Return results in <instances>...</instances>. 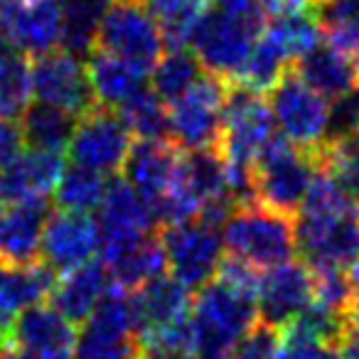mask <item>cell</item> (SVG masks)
Masks as SVG:
<instances>
[{"mask_svg": "<svg viewBox=\"0 0 359 359\" xmlns=\"http://www.w3.org/2000/svg\"><path fill=\"white\" fill-rule=\"evenodd\" d=\"M187 323L197 359H226L241 334L259 323L256 298L215 278L197 288Z\"/></svg>", "mask_w": 359, "mask_h": 359, "instance_id": "cell-1", "label": "cell"}, {"mask_svg": "<svg viewBox=\"0 0 359 359\" xmlns=\"http://www.w3.org/2000/svg\"><path fill=\"white\" fill-rule=\"evenodd\" d=\"M224 251L256 269H273L295 254V219L251 200L239 205L222 226Z\"/></svg>", "mask_w": 359, "mask_h": 359, "instance_id": "cell-2", "label": "cell"}, {"mask_svg": "<svg viewBox=\"0 0 359 359\" xmlns=\"http://www.w3.org/2000/svg\"><path fill=\"white\" fill-rule=\"evenodd\" d=\"M318 170L320 150L298 148L276 133L256 158L254 200L295 217Z\"/></svg>", "mask_w": 359, "mask_h": 359, "instance_id": "cell-3", "label": "cell"}, {"mask_svg": "<svg viewBox=\"0 0 359 359\" xmlns=\"http://www.w3.org/2000/svg\"><path fill=\"white\" fill-rule=\"evenodd\" d=\"M295 251L310 271L349 269L359 259V207H300L295 215Z\"/></svg>", "mask_w": 359, "mask_h": 359, "instance_id": "cell-4", "label": "cell"}, {"mask_svg": "<svg viewBox=\"0 0 359 359\" xmlns=\"http://www.w3.org/2000/svg\"><path fill=\"white\" fill-rule=\"evenodd\" d=\"M84 327L76 330L74 339V359H138V339H135L133 323V303L126 288L116 285L114 280L89 318Z\"/></svg>", "mask_w": 359, "mask_h": 359, "instance_id": "cell-5", "label": "cell"}, {"mask_svg": "<svg viewBox=\"0 0 359 359\" xmlns=\"http://www.w3.org/2000/svg\"><path fill=\"white\" fill-rule=\"evenodd\" d=\"M266 25L207 8L192 30L190 45L202 72L234 81Z\"/></svg>", "mask_w": 359, "mask_h": 359, "instance_id": "cell-6", "label": "cell"}, {"mask_svg": "<svg viewBox=\"0 0 359 359\" xmlns=\"http://www.w3.org/2000/svg\"><path fill=\"white\" fill-rule=\"evenodd\" d=\"M94 47L111 52L143 72L153 69L165 52L160 25L140 0H111L109 11L101 18Z\"/></svg>", "mask_w": 359, "mask_h": 359, "instance_id": "cell-7", "label": "cell"}, {"mask_svg": "<svg viewBox=\"0 0 359 359\" xmlns=\"http://www.w3.org/2000/svg\"><path fill=\"white\" fill-rule=\"evenodd\" d=\"M226 89H229L226 79L202 72L200 79L177 101L168 106L170 140L180 150H200L219 145Z\"/></svg>", "mask_w": 359, "mask_h": 359, "instance_id": "cell-8", "label": "cell"}, {"mask_svg": "<svg viewBox=\"0 0 359 359\" xmlns=\"http://www.w3.org/2000/svg\"><path fill=\"white\" fill-rule=\"evenodd\" d=\"M271 114L285 140L305 150H320L327 140L330 104L310 89L290 67L271 89Z\"/></svg>", "mask_w": 359, "mask_h": 359, "instance_id": "cell-9", "label": "cell"}, {"mask_svg": "<svg viewBox=\"0 0 359 359\" xmlns=\"http://www.w3.org/2000/svg\"><path fill=\"white\" fill-rule=\"evenodd\" d=\"M160 244H163L165 261H168L172 278H177L190 290L210 283L224 256L222 231L200 222L197 217L190 222L163 226Z\"/></svg>", "mask_w": 359, "mask_h": 359, "instance_id": "cell-10", "label": "cell"}, {"mask_svg": "<svg viewBox=\"0 0 359 359\" xmlns=\"http://www.w3.org/2000/svg\"><path fill=\"white\" fill-rule=\"evenodd\" d=\"M130 130L114 109L96 104L76 118L72 138L67 143L72 163L91 168L101 175H116L123 168L130 148Z\"/></svg>", "mask_w": 359, "mask_h": 359, "instance_id": "cell-11", "label": "cell"}, {"mask_svg": "<svg viewBox=\"0 0 359 359\" xmlns=\"http://www.w3.org/2000/svg\"><path fill=\"white\" fill-rule=\"evenodd\" d=\"M30 91L40 104L69 111L76 118L96 106L86 65L69 50H52L32 57Z\"/></svg>", "mask_w": 359, "mask_h": 359, "instance_id": "cell-12", "label": "cell"}, {"mask_svg": "<svg viewBox=\"0 0 359 359\" xmlns=\"http://www.w3.org/2000/svg\"><path fill=\"white\" fill-rule=\"evenodd\" d=\"M99 217V251L101 261L118 254L121 249L130 246L133 241L143 239L155 226L150 207L123 177L106 182V192L101 205L96 207Z\"/></svg>", "mask_w": 359, "mask_h": 359, "instance_id": "cell-13", "label": "cell"}, {"mask_svg": "<svg viewBox=\"0 0 359 359\" xmlns=\"http://www.w3.org/2000/svg\"><path fill=\"white\" fill-rule=\"evenodd\" d=\"M0 40L22 55L40 57L62 45L57 0H8L0 13Z\"/></svg>", "mask_w": 359, "mask_h": 359, "instance_id": "cell-14", "label": "cell"}, {"mask_svg": "<svg viewBox=\"0 0 359 359\" xmlns=\"http://www.w3.org/2000/svg\"><path fill=\"white\" fill-rule=\"evenodd\" d=\"M313 303V271L303 261H283L266 269L259 280L256 310L261 323L283 330Z\"/></svg>", "mask_w": 359, "mask_h": 359, "instance_id": "cell-15", "label": "cell"}, {"mask_svg": "<svg viewBox=\"0 0 359 359\" xmlns=\"http://www.w3.org/2000/svg\"><path fill=\"white\" fill-rule=\"evenodd\" d=\"M99 251V224L86 212H50L42 229L40 259L55 273L86 264Z\"/></svg>", "mask_w": 359, "mask_h": 359, "instance_id": "cell-16", "label": "cell"}, {"mask_svg": "<svg viewBox=\"0 0 359 359\" xmlns=\"http://www.w3.org/2000/svg\"><path fill=\"white\" fill-rule=\"evenodd\" d=\"M133 323L135 339H145L160 330L175 327L190 318L192 308V290L182 285L172 276H158L133 290Z\"/></svg>", "mask_w": 359, "mask_h": 359, "instance_id": "cell-17", "label": "cell"}, {"mask_svg": "<svg viewBox=\"0 0 359 359\" xmlns=\"http://www.w3.org/2000/svg\"><path fill=\"white\" fill-rule=\"evenodd\" d=\"M180 168V148L172 140H140L130 143L128 155L123 160L126 182L148 202V207L155 200L165 195L172 187Z\"/></svg>", "mask_w": 359, "mask_h": 359, "instance_id": "cell-18", "label": "cell"}, {"mask_svg": "<svg viewBox=\"0 0 359 359\" xmlns=\"http://www.w3.org/2000/svg\"><path fill=\"white\" fill-rule=\"evenodd\" d=\"M52 212L50 197L13 202L0 210V261L8 266H30L40 261L42 229Z\"/></svg>", "mask_w": 359, "mask_h": 359, "instance_id": "cell-19", "label": "cell"}, {"mask_svg": "<svg viewBox=\"0 0 359 359\" xmlns=\"http://www.w3.org/2000/svg\"><path fill=\"white\" fill-rule=\"evenodd\" d=\"M76 339V325L67 320L52 303H35L15 315L8 337V347L18 354L72 352Z\"/></svg>", "mask_w": 359, "mask_h": 359, "instance_id": "cell-20", "label": "cell"}, {"mask_svg": "<svg viewBox=\"0 0 359 359\" xmlns=\"http://www.w3.org/2000/svg\"><path fill=\"white\" fill-rule=\"evenodd\" d=\"M62 170H65L62 153L32 148L27 153H20L8 168L0 170V197H3V205L40 200V197L52 195Z\"/></svg>", "mask_w": 359, "mask_h": 359, "instance_id": "cell-21", "label": "cell"}, {"mask_svg": "<svg viewBox=\"0 0 359 359\" xmlns=\"http://www.w3.org/2000/svg\"><path fill=\"white\" fill-rule=\"evenodd\" d=\"M293 72L327 101L359 89V57L344 55L327 42H318L313 50L298 57Z\"/></svg>", "mask_w": 359, "mask_h": 359, "instance_id": "cell-22", "label": "cell"}, {"mask_svg": "<svg viewBox=\"0 0 359 359\" xmlns=\"http://www.w3.org/2000/svg\"><path fill=\"white\" fill-rule=\"evenodd\" d=\"M109 269L104 261H86V264L69 269L57 276V283L50 293V303L72 320L74 325L84 323L104 290L109 288Z\"/></svg>", "mask_w": 359, "mask_h": 359, "instance_id": "cell-23", "label": "cell"}, {"mask_svg": "<svg viewBox=\"0 0 359 359\" xmlns=\"http://www.w3.org/2000/svg\"><path fill=\"white\" fill-rule=\"evenodd\" d=\"M89 62H86V76H89V86L94 101L106 109H118L126 99L140 91L145 86V76L140 67L130 65V62L121 60V57L111 55L99 47H91Z\"/></svg>", "mask_w": 359, "mask_h": 359, "instance_id": "cell-24", "label": "cell"}, {"mask_svg": "<svg viewBox=\"0 0 359 359\" xmlns=\"http://www.w3.org/2000/svg\"><path fill=\"white\" fill-rule=\"evenodd\" d=\"M104 264H106V269H109L114 283L130 290V293L138 290L140 285H145L148 280L163 276L165 269H168L160 236H153V234L133 241L130 246L121 249L118 254L109 256Z\"/></svg>", "mask_w": 359, "mask_h": 359, "instance_id": "cell-25", "label": "cell"}, {"mask_svg": "<svg viewBox=\"0 0 359 359\" xmlns=\"http://www.w3.org/2000/svg\"><path fill=\"white\" fill-rule=\"evenodd\" d=\"M177 182L200 202V207L207 200L229 195L226 190V165L219 148H200L180 153Z\"/></svg>", "mask_w": 359, "mask_h": 359, "instance_id": "cell-26", "label": "cell"}, {"mask_svg": "<svg viewBox=\"0 0 359 359\" xmlns=\"http://www.w3.org/2000/svg\"><path fill=\"white\" fill-rule=\"evenodd\" d=\"M20 133L22 143L32 150H52L62 153L72 138V130L76 126V116L69 111H62L57 106L47 104H27L20 114Z\"/></svg>", "mask_w": 359, "mask_h": 359, "instance_id": "cell-27", "label": "cell"}, {"mask_svg": "<svg viewBox=\"0 0 359 359\" xmlns=\"http://www.w3.org/2000/svg\"><path fill=\"white\" fill-rule=\"evenodd\" d=\"M62 11V47L74 55H86L94 47L101 18L111 0H57Z\"/></svg>", "mask_w": 359, "mask_h": 359, "instance_id": "cell-28", "label": "cell"}, {"mask_svg": "<svg viewBox=\"0 0 359 359\" xmlns=\"http://www.w3.org/2000/svg\"><path fill=\"white\" fill-rule=\"evenodd\" d=\"M130 135L140 140H170V121H168V104L155 94L150 86L135 91L130 99L116 109Z\"/></svg>", "mask_w": 359, "mask_h": 359, "instance_id": "cell-29", "label": "cell"}, {"mask_svg": "<svg viewBox=\"0 0 359 359\" xmlns=\"http://www.w3.org/2000/svg\"><path fill=\"white\" fill-rule=\"evenodd\" d=\"M145 8L160 25L165 50H180L190 45L192 30L210 0H145Z\"/></svg>", "mask_w": 359, "mask_h": 359, "instance_id": "cell-30", "label": "cell"}, {"mask_svg": "<svg viewBox=\"0 0 359 359\" xmlns=\"http://www.w3.org/2000/svg\"><path fill=\"white\" fill-rule=\"evenodd\" d=\"M106 192V180L101 172L84 165H69L62 170L57 180L55 190H52V202L60 210L67 212H94L101 205V197Z\"/></svg>", "mask_w": 359, "mask_h": 359, "instance_id": "cell-31", "label": "cell"}, {"mask_svg": "<svg viewBox=\"0 0 359 359\" xmlns=\"http://www.w3.org/2000/svg\"><path fill=\"white\" fill-rule=\"evenodd\" d=\"M200 76L202 67L187 47L168 50L165 55H160V60L150 69V89L170 106L185 94Z\"/></svg>", "mask_w": 359, "mask_h": 359, "instance_id": "cell-32", "label": "cell"}, {"mask_svg": "<svg viewBox=\"0 0 359 359\" xmlns=\"http://www.w3.org/2000/svg\"><path fill=\"white\" fill-rule=\"evenodd\" d=\"M290 60L280 52V47L271 40L266 32H261L259 40L254 42L249 57H246L244 67L239 69V74L234 76L236 84L246 86V89H254L259 94L271 91L278 79L290 69Z\"/></svg>", "mask_w": 359, "mask_h": 359, "instance_id": "cell-33", "label": "cell"}, {"mask_svg": "<svg viewBox=\"0 0 359 359\" xmlns=\"http://www.w3.org/2000/svg\"><path fill=\"white\" fill-rule=\"evenodd\" d=\"M318 25L325 42L344 55L359 57V0L318 3Z\"/></svg>", "mask_w": 359, "mask_h": 359, "instance_id": "cell-34", "label": "cell"}, {"mask_svg": "<svg viewBox=\"0 0 359 359\" xmlns=\"http://www.w3.org/2000/svg\"><path fill=\"white\" fill-rule=\"evenodd\" d=\"M264 32L280 47V52L288 57L290 65L308 50H313L318 42H323V32H320L318 15L313 13V8L273 18L271 25L264 27Z\"/></svg>", "mask_w": 359, "mask_h": 359, "instance_id": "cell-35", "label": "cell"}, {"mask_svg": "<svg viewBox=\"0 0 359 359\" xmlns=\"http://www.w3.org/2000/svg\"><path fill=\"white\" fill-rule=\"evenodd\" d=\"M30 62L0 42V118H15L30 101Z\"/></svg>", "mask_w": 359, "mask_h": 359, "instance_id": "cell-36", "label": "cell"}, {"mask_svg": "<svg viewBox=\"0 0 359 359\" xmlns=\"http://www.w3.org/2000/svg\"><path fill=\"white\" fill-rule=\"evenodd\" d=\"M313 300L332 313L347 315L352 303V280L349 269H315L313 271Z\"/></svg>", "mask_w": 359, "mask_h": 359, "instance_id": "cell-37", "label": "cell"}, {"mask_svg": "<svg viewBox=\"0 0 359 359\" xmlns=\"http://www.w3.org/2000/svg\"><path fill=\"white\" fill-rule=\"evenodd\" d=\"M280 352V330L269 323H256L241 334L239 342L231 347L226 359H278Z\"/></svg>", "mask_w": 359, "mask_h": 359, "instance_id": "cell-38", "label": "cell"}, {"mask_svg": "<svg viewBox=\"0 0 359 359\" xmlns=\"http://www.w3.org/2000/svg\"><path fill=\"white\" fill-rule=\"evenodd\" d=\"M215 278L222 280L224 285H229V288L239 290V293L251 295V298H256V293H259V280H261L259 269L246 264V261L236 259V256H231V254L222 256Z\"/></svg>", "mask_w": 359, "mask_h": 359, "instance_id": "cell-39", "label": "cell"}, {"mask_svg": "<svg viewBox=\"0 0 359 359\" xmlns=\"http://www.w3.org/2000/svg\"><path fill=\"white\" fill-rule=\"evenodd\" d=\"M278 359H339V352H337V344H327L310 337H300V334L280 332Z\"/></svg>", "mask_w": 359, "mask_h": 359, "instance_id": "cell-40", "label": "cell"}, {"mask_svg": "<svg viewBox=\"0 0 359 359\" xmlns=\"http://www.w3.org/2000/svg\"><path fill=\"white\" fill-rule=\"evenodd\" d=\"M22 148L25 143H22L20 123L13 118H0V170L8 168L22 153Z\"/></svg>", "mask_w": 359, "mask_h": 359, "instance_id": "cell-41", "label": "cell"}, {"mask_svg": "<svg viewBox=\"0 0 359 359\" xmlns=\"http://www.w3.org/2000/svg\"><path fill=\"white\" fill-rule=\"evenodd\" d=\"M212 8L226 13V15L241 18V20H251L266 25V13L261 8L259 0H212Z\"/></svg>", "mask_w": 359, "mask_h": 359, "instance_id": "cell-42", "label": "cell"}, {"mask_svg": "<svg viewBox=\"0 0 359 359\" xmlns=\"http://www.w3.org/2000/svg\"><path fill=\"white\" fill-rule=\"evenodd\" d=\"M259 3L269 18H280V15H288V13L313 8V0H259Z\"/></svg>", "mask_w": 359, "mask_h": 359, "instance_id": "cell-43", "label": "cell"}, {"mask_svg": "<svg viewBox=\"0 0 359 359\" xmlns=\"http://www.w3.org/2000/svg\"><path fill=\"white\" fill-rule=\"evenodd\" d=\"M339 359H359V327L349 323V327L342 332L337 342Z\"/></svg>", "mask_w": 359, "mask_h": 359, "instance_id": "cell-44", "label": "cell"}, {"mask_svg": "<svg viewBox=\"0 0 359 359\" xmlns=\"http://www.w3.org/2000/svg\"><path fill=\"white\" fill-rule=\"evenodd\" d=\"M349 280H352V303H349V323L359 327V259L349 266Z\"/></svg>", "mask_w": 359, "mask_h": 359, "instance_id": "cell-45", "label": "cell"}, {"mask_svg": "<svg viewBox=\"0 0 359 359\" xmlns=\"http://www.w3.org/2000/svg\"><path fill=\"white\" fill-rule=\"evenodd\" d=\"M22 359H74L72 352H40V354H20Z\"/></svg>", "mask_w": 359, "mask_h": 359, "instance_id": "cell-46", "label": "cell"}, {"mask_svg": "<svg viewBox=\"0 0 359 359\" xmlns=\"http://www.w3.org/2000/svg\"><path fill=\"white\" fill-rule=\"evenodd\" d=\"M138 359H197L195 354H140Z\"/></svg>", "mask_w": 359, "mask_h": 359, "instance_id": "cell-47", "label": "cell"}, {"mask_svg": "<svg viewBox=\"0 0 359 359\" xmlns=\"http://www.w3.org/2000/svg\"><path fill=\"white\" fill-rule=\"evenodd\" d=\"M0 359H22V357L15 352H0Z\"/></svg>", "mask_w": 359, "mask_h": 359, "instance_id": "cell-48", "label": "cell"}, {"mask_svg": "<svg viewBox=\"0 0 359 359\" xmlns=\"http://www.w3.org/2000/svg\"><path fill=\"white\" fill-rule=\"evenodd\" d=\"M6 347H8V337H6L3 332H0V352H3Z\"/></svg>", "mask_w": 359, "mask_h": 359, "instance_id": "cell-49", "label": "cell"}, {"mask_svg": "<svg viewBox=\"0 0 359 359\" xmlns=\"http://www.w3.org/2000/svg\"><path fill=\"white\" fill-rule=\"evenodd\" d=\"M6 3H8V0H0V13H3V8H6ZM0 42H3V40H0ZM3 45H6V42H3Z\"/></svg>", "mask_w": 359, "mask_h": 359, "instance_id": "cell-50", "label": "cell"}, {"mask_svg": "<svg viewBox=\"0 0 359 359\" xmlns=\"http://www.w3.org/2000/svg\"><path fill=\"white\" fill-rule=\"evenodd\" d=\"M313 3H325V0H313Z\"/></svg>", "mask_w": 359, "mask_h": 359, "instance_id": "cell-51", "label": "cell"}, {"mask_svg": "<svg viewBox=\"0 0 359 359\" xmlns=\"http://www.w3.org/2000/svg\"><path fill=\"white\" fill-rule=\"evenodd\" d=\"M0 205H3V197H0Z\"/></svg>", "mask_w": 359, "mask_h": 359, "instance_id": "cell-52", "label": "cell"}, {"mask_svg": "<svg viewBox=\"0 0 359 359\" xmlns=\"http://www.w3.org/2000/svg\"><path fill=\"white\" fill-rule=\"evenodd\" d=\"M140 3H145V0H140Z\"/></svg>", "mask_w": 359, "mask_h": 359, "instance_id": "cell-53", "label": "cell"}]
</instances>
